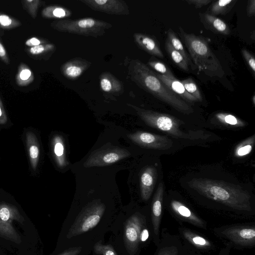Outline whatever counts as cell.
Instances as JSON below:
<instances>
[{"label":"cell","mask_w":255,"mask_h":255,"mask_svg":"<svg viewBox=\"0 0 255 255\" xmlns=\"http://www.w3.org/2000/svg\"><path fill=\"white\" fill-rule=\"evenodd\" d=\"M247 13L249 17H252L255 15V0H248L247 6Z\"/></svg>","instance_id":"43"},{"label":"cell","mask_w":255,"mask_h":255,"mask_svg":"<svg viewBox=\"0 0 255 255\" xmlns=\"http://www.w3.org/2000/svg\"><path fill=\"white\" fill-rule=\"evenodd\" d=\"M199 15L200 21L206 29L215 33L225 35L230 33L228 25L219 17L208 13H199Z\"/></svg>","instance_id":"17"},{"label":"cell","mask_w":255,"mask_h":255,"mask_svg":"<svg viewBox=\"0 0 255 255\" xmlns=\"http://www.w3.org/2000/svg\"><path fill=\"white\" fill-rule=\"evenodd\" d=\"M165 49L173 62L181 69L186 72L189 71V63L183 55L174 49L168 40L165 42Z\"/></svg>","instance_id":"24"},{"label":"cell","mask_w":255,"mask_h":255,"mask_svg":"<svg viewBox=\"0 0 255 255\" xmlns=\"http://www.w3.org/2000/svg\"><path fill=\"white\" fill-rule=\"evenodd\" d=\"M188 184L204 197L239 211H251V195L240 186L208 178H193Z\"/></svg>","instance_id":"1"},{"label":"cell","mask_w":255,"mask_h":255,"mask_svg":"<svg viewBox=\"0 0 255 255\" xmlns=\"http://www.w3.org/2000/svg\"><path fill=\"white\" fill-rule=\"evenodd\" d=\"M127 149L111 144L104 145L92 151L85 162V167H102L110 165L129 157Z\"/></svg>","instance_id":"8"},{"label":"cell","mask_w":255,"mask_h":255,"mask_svg":"<svg viewBox=\"0 0 255 255\" xmlns=\"http://www.w3.org/2000/svg\"><path fill=\"white\" fill-rule=\"evenodd\" d=\"M133 36L134 42L140 48L152 56L164 58L159 44L154 37L141 33H135Z\"/></svg>","instance_id":"15"},{"label":"cell","mask_w":255,"mask_h":255,"mask_svg":"<svg viewBox=\"0 0 255 255\" xmlns=\"http://www.w3.org/2000/svg\"><path fill=\"white\" fill-rule=\"evenodd\" d=\"M0 59L5 64H9L10 59L5 47L0 40Z\"/></svg>","instance_id":"40"},{"label":"cell","mask_w":255,"mask_h":255,"mask_svg":"<svg viewBox=\"0 0 255 255\" xmlns=\"http://www.w3.org/2000/svg\"><path fill=\"white\" fill-rule=\"evenodd\" d=\"M50 25L59 32L96 38L103 36L106 32V29L112 26L109 22L91 17L77 19H61L53 21Z\"/></svg>","instance_id":"5"},{"label":"cell","mask_w":255,"mask_h":255,"mask_svg":"<svg viewBox=\"0 0 255 255\" xmlns=\"http://www.w3.org/2000/svg\"><path fill=\"white\" fill-rule=\"evenodd\" d=\"M81 248L75 247L69 249L60 255H77L80 252Z\"/></svg>","instance_id":"44"},{"label":"cell","mask_w":255,"mask_h":255,"mask_svg":"<svg viewBox=\"0 0 255 255\" xmlns=\"http://www.w3.org/2000/svg\"><path fill=\"white\" fill-rule=\"evenodd\" d=\"M23 8L33 18L37 16L38 8L42 4L43 1L39 0H22L21 1Z\"/></svg>","instance_id":"35"},{"label":"cell","mask_w":255,"mask_h":255,"mask_svg":"<svg viewBox=\"0 0 255 255\" xmlns=\"http://www.w3.org/2000/svg\"><path fill=\"white\" fill-rule=\"evenodd\" d=\"M237 0H219L214 1L211 8V14L224 15L230 11L235 5Z\"/></svg>","instance_id":"26"},{"label":"cell","mask_w":255,"mask_h":255,"mask_svg":"<svg viewBox=\"0 0 255 255\" xmlns=\"http://www.w3.org/2000/svg\"><path fill=\"white\" fill-rule=\"evenodd\" d=\"M223 235L233 243L242 246H251L255 243L254 227L234 226L222 231Z\"/></svg>","instance_id":"12"},{"label":"cell","mask_w":255,"mask_h":255,"mask_svg":"<svg viewBox=\"0 0 255 255\" xmlns=\"http://www.w3.org/2000/svg\"><path fill=\"white\" fill-rule=\"evenodd\" d=\"M166 39L168 40L172 47L183 55L189 64H190L191 60L189 56L186 51L182 42L171 28H169L167 30Z\"/></svg>","instance_id":"28"},{"label":"cell","mask_w":255,"mask_h":255,"mask_svg":"<svg viewBox=\"0 0 255 255\" xmlns=\"http://www.w3.org/2000/svg\"><path fill=\"white\" fill-rule=\"evenodd\" d=\"M55 49L53 44L47 43L30 47L27 50V53L32 56L39 57L54 52Z\"/></svg>","instance_id":"31"},{"label":"cell","mask_w":255,"mask_h":255,"mask_svg":"<svg viewBox=\"0 0 255 255\" xmlns=\"http://www.w3.org/2000/svg\"><path fill=\"white\" fill-rule=\"evenodd\" d=\"M91 9L110 14L128 15L129 7L122 0H80Z\"/></svg>","instance_id":"11"},{"label":"cell","mask_w":255,"mask_h":255,"mask_svg":"<svg viewBox=\"0 0 255 255\" xmlns=\"http://www.w3.org/2000/svg\"><path fill=\"white\" fill-rule=\"evenodd\" d=\"M127 137L137 145L146 148L167 149L172 145V141L166 136L143 131L127 134Z\"/></svg>","instance_id":"9"},{"label":"cell","mask_w":255,"mask_h":255,"mask_svg":"<svg viewBox=\"0 0 255 255\" xmlns=\"http://www.w3.org/2000/svg\"><path fill=\"white\" fill-rule=\"evenodd\" d=\"M128 70L131 80L146 92L179 112L185 114L193 112V109L186 102L166 86L155 73L139 60H132Z\"/></svg>","instance_id":"2"},{"label":"cell","mask_w":255,"mask_h":255,"mask_svg":"<svg viewBox=\"0 0 255 255\" xmlns=\"http://www.w3.org/2000/svg\"><path fill=\"white\" fill-rule=\"evenodd\" d=\"M144 223V220L139 214L132 215L126 223L124 228L125 243L127 249L131 255H133L138 249Z\"/></svg>","instance_id":"10"},{"label":"cell","mask_w":255,"mask_h":255,"mask_svg":"<svg viewBox=\"0 0 255 255\" xmlns=\"http://www.w3.org/2000/svg\"><path fill=\"white\" fill-rule=\"evenodd\" d=\"M13 221L23 225L25 220L16 206L9 203H0V236L20 244L21 238L12 226Z\"/></svg>","instance_id":"7"},{"label":"cell","mask_w":255,"mask_h":255,"mask_svg":"<svg viewBox=\"0 0 255 255\" xmlns=\"http://www.w3.org/2000/svg\"><path fill=\"white\" fill-rule=\"evenodd\" d=\"M179 31L180 36L197 68L210 77H223L225 72L221 63L207 41L199 36L187 33L181 26L179 27Z\"/></svg>","instance_id":"3"},{"label":"cell","mask_w":255,"mask_h":255,"mask_svg":"<svg viewBox=\"0 0 255 255\" xmlns=\"http://www.w3.org/2000/svg\"><path fill=\"white\" fill-rule=\"evenodd\" d=\"M25 143L31 167L35 170L39 159L40 148L37 137L33 132H26Z\"/></svg>","instance_id":"21"},{"label":"cell","mask_w":255,"mask_h":255,"mask_svg":"<svg viewBox=\"0 0 255 255\" xmlns=\"http://www.w3.org/2000/svg\"><path fill=\"white\" fill-rule=\"evenodd\" d=\"M157 173L155 167H145L140 175V190L141 198L148 200L153 192L157 180Z\"/></svg>","instance_id":"13"},{"label":"cell","mask_w":255,"mask_h":255,"mask_svg":"<svg viewBox=\"0 0 255 255\" xmlns=\"http://www.w3.org/2000/svg\"><path fill=\"white\" fill-rule=\"evenodd\" d=\"M34 77L32 71L24 63H21L15 77L16 84L19 86H26L31 84Z\"/></svg>","instance_id":"25"},{"label":"cell","mask_w":255,"mask_h":255,"mask_svg":"<svg viewBox=\"0 0 255 255\" xmlns=\"http://www.w3.org/2000/svg\"><path fill=\"white\" fill-rule=\"evenodd\" d=\"M155 74L166 86L182 100L189 103L197 102V100L185 90L181 81L175 77L169 78L157 73Z\"/></svg>","instance_id":"18"},{"label":"cell","mask_w":255,"mask_h":255,"mask_svg":"<svg viewBox=\"0 0 255 255\" xmlns=\"http://www.w3.org/2000/svg\"><path fill=\"white\" fill-rule=\"evenodd\" d=\"M94 252L98 255H117L114 248L111 245H104L100 242L97 243L94 247Z\"/></svg>","instance_id":"36"},{"label":"cell","mask_w":255,"mask_h":255,"mask_svg":"<svg viewBox=\"0 0 255 255\" xmlns=\"http://www.w3.org/2000/svg\"><path fill=\"white\" fill-rule=\"evenodd\" d=\"M182 233L184 238L196 248L207 249L211 246V243L208 240L189 230H183Z\"/></svg>","instance_id":"27"},{"label":"cell","mask_w":255,"mask_h":255,"mask_svg":"<svg viewBox=\"0 0 255 255\" xmlns=\"http://www.w3.org/2000/svg\"><path fill=\"white\" fill-rule=\"evenodd\" d=\"M127 105L133 108L140 119L148 126L177 138H196L193 134L184 132L180 128V122L172 116L139 108L131 104Z\"/></svg>","instance_id":"4"},{"label":"cell","mask_w":255,"mask_h":255,"mask_svg":"<svg viewBox=\"0 0 255 255\" xmlns=\"http://www.w3.org/2000/svg\"><path fill=\"white\" fill-rule=\"evenodd\" d=\"M7 122V117L0 97V125H4Z\"/></svg>","instance_id":"42"},{"label":"cell","mask_w":255,"mask_h":255,"mask_svg":"<svg viewBox=\"0 0 255 255\" xmlns=\"http://www.w3.org/2000/svg\"><path fill=\"white\" fill-rule=\"evenodd\" d=\"M178 250L174 246L166 247L161 249L157 255H177Z\"/></svg>","instance_id":"39"},{"label":"cell","mask_w":255,"mask_h":255,"mask_svg":"<svg viewBox=\"0 0 255 255\" xmlns=\"http://www.w3.org/2000/svg\"><path fill=\"white\" fill-rule=\"evenodd\" d=\"M147 64L159 74L169 78L175 77L168 66L157 59H150L148 61Z\"/></svg>","instance_id":"33"},{"label":"cell","mask_w":255,"mask_h":255,"mask_svg":"<svg viewBox=\"0 0 255 255\" xmlns=\"http://www.w3.org/2000/svg\"><path fill=\"white\" fill-rule=\"evenodd\" d=\"M241 53L246 62L254 76L255 73V59L254 55L246 49H243Z\"/></svg>","instance_id":"37"},{"label":"cell","mask_w":255,"mask_h":255,"mask_svg":"<svg viewBox=\"0 0 255 255\" xmlns=\"http://www.w3.org/2000/svg\"><path fill=\"white\" fill-rule=\"evenodd\" d=\"M72 12L66 7L51 5L45 7L41 12L42 16L48 18L63 19L71 15Z\"/></svg>","instance_id":"23"},{"label":"cell","mask_w":255,"mask_h":255,"mask_svg":"<svg viewBox=\"0 0 255 255\" xmlns=\"http://www.w3.org/2000/svg\"><path fill=\"white\" fill-rule=\"evenodd\" d=\"M100 87L103 91L112 94H120L124 91L122 82L111 73L105 72L100 76Z\"/></svg>","instance_id":"20"},{"label":"cell","mask_w":255,"mask_h":255,"mask_svg":"<svg viewBox=\"0 0 255 255\" xmlns=\"http://www.w3.org/2000/svg\"><path fill=\"white\" fill-rule=\"evenodd\" d=\"M255 139V135H253L240 143L235 149V155L241 157L249 154L253 149Z\"/></svg>","instance_id":"30"},{"label":"cell","mask_w":255,"mask_h":255,"mask_svg":"<svg viewBox=\"0 0 255 255\" xmlns=\"http://www.w3.org/2000/svg\"><path fill=\"white\" fill-rule=\"evenodd\" d=\"M105 211V206L100 202L89 204L78 215L67 235V238L87 232L99 223Z\"/></svg>","instance_id":"6"},{"label":"cell","mask_w":255,"mask_h":255,"mask_svg":"<svg viewBox=\"0 0 255 255\" xmlns=\"http://www.w3.org/2000/svg\"><path fill=\"white\" fill-rule=\"evenodd\" d=\"M252 99L253 103L255 105V96L254 95L253 96Z\"/></svg>","instance_id":"46"},{"label":"cell","mask_w":255,"mask_h":255,"mask_svg":"<svg viewBox=\"0 0 255 255\" xmlns=\"http://www.w3.org/2000/svg\"><path fill=\"white\" fill-rule=\"evenodd\" d=\"M164 188L163 182H160L154 195L151 207V220L153 231L158 235L160 227Z\"/></svg>","instance_id":"16"},{"label":"cell","mask_w":255,"mask_h":255,"mask_svg":"<svg viewBox=\"0 0 255 255\" xmlns=\"http://www.w3.org/2000/svg\"><path fill=\"white\" fill-rule=\"evenodd\" d=\"M216 120L220 123L235 127H242L245 123L237 117L228 113H218L215 115Z\"/></svg>","instance_id":"29"},{"label":"cell","mask_w":255,"mask_h":255,"mask_svg":"<svg viewBox=\"0 0 255 255\" xmlns=\"http://www.w3.org/2000/svg\"><path fill=\"white\" fill-rule=\"evenodd\" d=\"M21 25L17 19L0 12V28L4 29L15 28Z\"/></svg>","instance_id":"34"},{"label":"cell","mask_w":255,"mask_h":255,"mask_svg":"<svg viewBox=\"0 0 255 255\" xmlns=\"http://www.w3.org/2000/svg\"><path fill=\"white\" fill-rule=\"evenodd\" d=\"M45 43H47V41L35 37L28 39L25 42V45L30 47Z\"/></svg>","instance_id":"38"},{"label":"cell","mask_w":255,"mask_h":255,"mask_svg":"<svg viewBox=\"0 0 255 255\" xmlns=\"http://www.w3.org/2000/svg\"><path fill=\"white\" fill-rule=\"evenodd\" d=\"M185 1L189 4L194 5L195 7L198 8L208 5L212 1L210 0H186Z\"/></svg>","instance_id":"41"},{"label":"cell","mask_w":255,"mask_h":255,"mask_svg":"<svg viewBox=\"0 0 255 255\" xmlns=\"http://www.w3.org/2000/svg\"><path fill=\"white\" fill-rule=\"evenodd\" d=\"M91 65V63L81 58L72 59L61 67V73L67 78L75 80L80 77Z\"/></svg>","instance_id":"14"},{"label":"cell","mask_w":255,"mask_h":255,"mask_svg":"<svg viewBox=\"0 0 255 255\" xmlns=\"http://www.w3.org/2000/svg\"><path fill=\"white\" fill-rule=\"evenodd\" d=\"M187 92L194 97L197 101H202V96L200 89L191 77L181 81Z\"/></svg>","instance_id":"32"},{"label":"cell","mask_w":255,"mask_h":255,"mask_svg":"<svg viewBox=\"0 0 255 255\" xmlns=\"http://www.w3.org/2000/svg\"><path fill=\"white\" fill-rule=\"evenodd\" d=\"M148 237V232L146 229H143L141 231L140 236V240L141 242H144Z\"/></svg>","instance_id":"45"},{"label":"cell","mask_w":255,"mask_h":255,"mask_svg":"<svg viewBox=\"0 0 255 255\" xmlns=\"http://www.w3.org/2000/svg\"><path fill=\"white\" fill-rule=\"evenodd\" d=\"M172 210L178 216L195 226L206 229V224L184 204L177 200L170 203Z\"/></svg>","instance_id":"19"},{"label":"cell","mask_w":255,"mask_h":255,"mask_svg":"<svg viewBox=\"0 0 255 255\" xmlns=\"http://www.w3.org/2000/svg\"><path fill=\"white\" fill-rule=\"evenodd\" d=\"M51 147L53 156L57 165L60 168L67 166L68 162L63 137L59 134L54 135L51 140Z\"/></svg>","instance_id":"22"}]
</instances>
